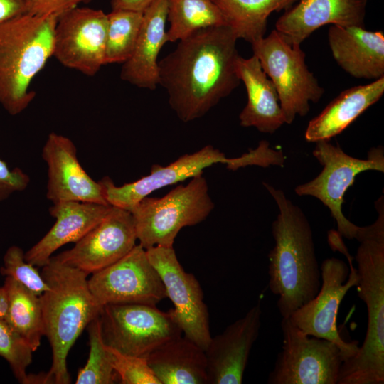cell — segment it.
<instances>
[{"label": "cell", "instance_id": "6da1fadb", "mask_svg": "<svg viewBox=\"0 0 384 384\" xmlns=\"http://www.w3.org/2000/svg\"><path fill=\"white\" fill-rule=\"evenodd\" d=\"M237 40L227 25L203 28L159 61V85L181 121L204 116L240 85Z\"/></svg>", "mask_w": 384, "mask_h": 384}, {"label": "cell", "instance_id": "7a4b0ae2", "mask_svg": "<svg viewBox=\"0 0 384 384\" xmlns=\"http://www.w3.org/2000/svg\"><path fill=\"white\" fill-rule=\"evenodd\" d=\"M278 214L272 223L274 246L268 266L269 289L277 297L282 318H288L319 292L321 274L310 223L303 210L284 192L267 183Z\"/></svg>", "mask_w": 384, "mask_h": 384}, {"label": "cell", "instance_id": "3957f363", "mask_svg": "<svg viewBox=\"0 0 384 384\" xmlns=\"http://www.w3.org/2000/svg\"><path fill=\"white\" fill-rule=\"evenodd\" d=\"M377 219L360 227L355 255L358 275V297L365 303L368 322L366 336L357 352L346 359L336 384L384 383V198L375 203Z\"/></svg>", "mask_w": 384, "mask_h": 384}, {"label": "cell", "instance_id": "277c9868", "mask_svg": "<svg viewBox=\"0 0 384 384\" xmlns=\"http://www.w3.org/2000/svg\"><path fill=\"white\" fill-rule=\"evenodd\" d=\"M41 275L49 289L40 295L44 336L52 349L46 383L68 384L67 357L74 343L100 314L102 306L92 294L87 275L51 257Z\"/></svg>", "mask_w": 384, "mask_h": 384}, {"label": "cell", "instance_id": "5b68a950", "mask_svg": "<svg viewBox=\"0 0 384 384\" xmlns=\"http://www.w3.org/2000/svg\"><path fill=\"white\" fill-rule=\"evenodd\" d=\"M58 17L25 13L0 24V104L11 115L36 95L31 85L53 56Z\"/></svg>", "mask_w": 384, "mask_h": 384}, {"label": "cell", "instance_id": "8992f818", "mask_svg": "<svg viewBox=\"0 0 384 384\" xmlns=\"http://www.w3.org/2000/svg\"><path fill=\"white\" fill-rule=\"evenodd\" d=\"M215 205L206 178L198 175L161 198L145 197L129 209L137 240L146 250L173 247L178 232L204 220Z\"/></svg>", "mask_w": 384, "mask_h": 384}, {"label": "cell", "instance_id": "52a82bcc", "mask_svg": "<svg viewBox=\"0 0 384 384\" xmlns=\"http://www.w3.org/2000/svg\"><path fill=\"white\" fill-rule=\"evenodd\" d=\"M341 238L337 231L331 230L328 233L329 246L343 253L348 265L336 257L325 259L320 266L321 284L319 292L289 318L306 335L336 343L351 358L357 352L358 343L345 341L338 332L336 321L340 304L347 292L356 286L358 275L353 265V257Z\"/></svg>", "mask_w": 384, "mask_h": 384}, {"label": "cell", "instance_id": "ba28073f", "mask_svg": "<svg viewBox=\"0 0 384 384\" xmlns=\"http://www.w3.org/2000/svg\"><path fill=\"white\" fill-rule=\"evenodd\" d=\"M270 160V151L262 144L236 158H227L218 149L207 145L193 154L180 156L167 166L152 165L149 175L134 182L117 186L108 176L98 181L109 205L129 210L154 191L201 175L204 169L215 164H224L228 169L235 171L247 166L267 167Z\"/></svg>", "mask_w": 384, "mask_h": 384}, {"label": "cell", "instance_id": "9c48e42d", "mask_svg": "<svg viewBox=\"0 0 384 384\" xmlns=\"http://www.w3.org/2000/svg\"><path fill=\"white\" fill-rule=\"evenodd\" d=\"M251 45L253 55L276 88L285 124L306 115L310 102H318L324 89L309 70L301 46L288 43L276 30Z\"/></svg>", "mask_w": 384, "mask_h": 384}, {"label": "cell", "instance_id": "30bf717a", "mask_svg": "<svg viewBox=\"0 0 384 384\" xmlns=\"http://www.w3.org/2000/svg\"><path fill=\"white\" fill-rule=\"evenodd\" d=\"M315 143L312 154L323 166L322 171L314 179L297 186L295 193L319 199L329 208L341 236L355 239L361 226L355 225L343 215V196L360 173L369 170L384 172L383 147L371 148L367 158L361 159L347 154L338 145L335 146L328 140Z\"/></svg>", "mask_w": 384, "mask_h": 384}, {"label": "cell", "instance_id": "8fae6325", "mask_svg": "<svg viewBox=\"0 0 384 384\" xmlns=\"http://www.w3.org/2000/svg\"><path fill=\"white\" fill-rule=\"evenodd\" d=\"M100 320L107 346L146 359L156 348L183 334L173 309L162 311L148 304H106Z\"/></svg>", "mask_w": 384, "mask_h": 384}, {"label": "cell", "instance_id": "7c38bea8", "mask_svg": "<svg viewBox=\"0 0 384 384\" xmlns=\"http://www.w3.org/2000/svg\"><path fill=\"white\" fill-rule=\"evenodd\" d=\"M282 346L268 384H336L343 362L350 358L336 343L303 333L282 318Z\"/></svg>", "mask_w": 384, "mask_h": 384}, {"label": "cell", "instance_id": "4fadbf2b", "mask_svg": "<svg viewBox=\"0 0 384 384\" xmlns=\"http://www.w3.org/2000/svg\"><path fill=\"white\" fill-rule=\"evenodd\" d=\"M87 283L102 306L122 304L156 306L166 297L160 276L140 244L117 262L93 273Z\"/></svg>", "mask_w": 384, "mask_h": 384}, {"label": "cell", "instance_id": "5bb4252c", "mask_svg": "<svg viewBox=\"0 0 384 384\" xmlns=\"http://www.w3.org/2000/svg\"><path fill=\"white\" fill-rule=\"evenodd\" d=\"M107 16L77 6L59 16L53 56L66 68L93 76L105 65Z\"/></svg>", "mask_w": 384, "mask_h": 384}, {"label": "cell", "instance_id": "9a60e30c", "mask_svg": "<svg viewBox=\"0 0 384 384\" xmlns=\"http://www.w3.org/2000/svg\"><path fill=\"white\" fill-rule=\"evenodd\" d=\"M146 252L163 282L166 297L174 304L173 311L183 334L206 350L212 336L198 281L184 270L173 247L154 246L146 249Z\"/></svg>", "mask_w": 384, "mask_h": 384}, {"label": "cell", "instance_id": "2e32d148", "mask_svg": "<svg viewBox=\"0 0 384 384\" xmlns=\"http://www.w3.org/2000/svg\"><path fill=\"white\" fill-rule=\"evenodd\" d=\"M137 240L131 213L112 206L107 215L71 249L54 257L87 274H93L125 256Z\"/></svg>", "mask_w": 384, "mask_h": 384}, {"label": "cell", "instance_id": "e0dca14e", "mask_svg": "<svg viewBox=\"0 0 384 384\" xmlns=\"http://www.w3.org/2000/svg\"><path fill=\"white\" fill-rule=\"evenodd\" d=\"M42 158L48 171L46 198L53 203L80 201L109 205L99 181L93 180L81 166L70 139L55 132L49 134Z\"/></svg>", "mask_w": 384, "mask_h": 384}, {"label": "cell", "instance_id": "ac0fdd59", "mask_svg": "<svg viewBox=\"0 0 384 384\" xmlns=\"http://www.w3.org/2000/svg\"><path fill=\"white\" fill-rule=\"evenodd\" d=\"M261 316L258 302L223 333L211 337L205 350L208 384L242 383L251 349L260 333Z\"/></svg>", "mask_w": 384, "mask_h": 384}, {"label": "cell", "instance_id": "d6986e66", "mask_svg": "<svg viewBox=\"0 0 384 384\" xmlns=\"http://www.w3.org/2000/svg\"><path fill=\"white\" fill-rule=\"evenodd\" d=\"M367 0H299L276 22L275 30L292 46L325 25L365 27Z\"/></svg>", "mask_w": 384, "mask_h": 384}, {"label": "cell", "instance_id": "ffe728a7", "mask_svg": "<svg viewBox=\"0 0 384 384\" xmlns=\"http://www.w3.org/2000/svg\"><path fill=\"white\" fill-rule=\"evenodd\" d=\"M112 206L80 201L53 203L49 213L55 222L49 231L25 254V260L37 267L48 263L55 251L63 245L75 243L97 225Z\"/></svg>", "mask_w": 384, "mask_h": 384}, {"label": "cell", "instance_id": "44dd1931", "mask_svg": "<svg viewBox=\"0 0 384 384\" xmlns=\"http://www.w3.org/2000/svg\"><path fill=\"white\" fill-rule=\"evenodd\" d=\"M329 45L337 64L353 78L384 77V33L363 26L331 25Z\"/></svg>", "mask_w": 384, "mask_h": 384}, {"label": "cell", "instance_id": "7402d4cb", "mask_svg": "<svg viewBox=\"0 0 384 384\" xmlns=\"http://www.w3.org/2000/svg\"><path fill=\"white\" fill-rule=\"evenodd\" d=\"M167 0L154 1L144 12L134 50L123 63L121 78L139 88L154 90L159 83L158 56L169 41Z\"/></svg>", "mask_w": 384, "mask_h": 384}, {"label": "cell", "instance_id": "603a6c76", "mask_svg": "<svg viewBox=\"0 0 384 384\" xmlns=\"http://www.w3.org/2000/svg\"><path fill=\"white\" fill-rule=\"evenodd\" d=\"M236 70L247 95V104L239 114L240 124L255 127L263 133H274L285 120L273 82L253 55L249 58L239 55Z\"/></svg>", "mask_w": 384, "mask_h": 384}, {"label": "cell", "instance_id": "cb8c5ba5", "mask_svg": "<svg viewBox=\"0 0 384 384\" xmlns=\"http://www.w3.org/2000/svg\"><path fill=\"white\" fill-rule=\"evenodd\" d=\"M383 92L384 77L342 91L309 121L304 134L305 139L309 142L329 141L378 102Z\"/></svg>", "mask_w": 384, "mask_h": 384}, {"label": "cell", "instance_id": "d4e9b609", "mask_svg": "<svg viewBox=\"0 0 384 384\" xmlns=\"http://www.w3.org/2000/svg\"><path fill=\"white\" fill-rule=\"evenodd\" d=\"M147 361L161 384H208L205 350L185 336L156 348Z\"/></svg>", "mask_w": 384, "mask_h": 384}, {"label": "cell", "instance_id": "484cf974", "mask_svg": "<svg viewBox=\"0 0 384 384\" xmlns=\"http://www.w3.org/2000/svg\"><path fill=\"white\" fill-rule=\"evenodd\" d=\"M213 1L237 38L252 43L265 36L272 12L287 10L297 0Z\"/></svg>", "mask_w": 384, "mask_h": 384}, {"label": "cell", "instance_id": "4316f807", "mask_svg": "<svg viewBox=\"0 0 384 384\" xmlns=\"http://www.w3.org/2000/svg\"><path fill=\"white\" fill-rule=\"evenodd\" d=\"M4 285L9 297L6 321L34 352L44 336L40 296L10 277H6Z\"/></svg>", "mask_w": 384, "mask_h": 384}, {"label": "cell", "instance_id": "83f0119b", "mask_svg": "<svg viewBox=\"0 0 384 384\" xmlns=\"http://www.w3.org/2000/svg\"><path fill=\"white\" fill-rule=\"evenodd\" d=\"M169 41H179L203 28L226 25L213 0H167Z\"/></svg>", "mask_w": 384, "mask_h": 384}, {"label": "cell", "instance_id": "f1b7e54d", "mask_svg": "<svg viewBox=\"0 0 384 384\" xmlns=\"http://www.w3.org/2000/svg\"><path fill=\"white\" fill-rule=\"evenodd\" d=\"M107 16L105 65L124 63L131 56L135 47L143 13L112 10Z\"/></svg>", "mask_w": 384, "mask_h": 384}, {"label": "cell", "instance_id": "f546056e", "mask_svg": "<svg viewBox=\"0 0 384 384\" xmlns=\"http://www.w3.org/2000/svg\"><path fill=\"white\" fill-rule=\"evenodd\" d=\"M90 353L84 367L78 370L76 384H112L118 379L101 332L100 315L87 326Z\"/></svg>", "mask_w": 384, "mask_h": 384}, {"label": "cell", "instance_id": "4dcf8cb0", "mask_svg": "<svg viewBox=\"0 0 384 384\" xmlns=\"http://www.w3.org/2000/svg\"><path fill=\"white\" fill-rule=\"evenodd\" d=\"M33 352L28 343L7 321L0 319V356L7 361L20 383L28 384L26 370L32 363Z\"/></svg>", "mask_w": 384, "mask_h": 384}, {"label": "cell", "instance_id": "1f68e13d", "mask_svg": "<svg viewBox=\"0 0 384 384\" xmlns=\"http://www.w3.org/2000/svg\"><path fill=\"white\" fill-rule=\"evenodd\" d=\"M23 250L16 245L9 247L3 257L0 272L21 284L35 294L40 296L49 286L36 266L25 260Z\"/></svg>", "mask_w": 384, "mask_h": 384}, {"label": "cell", "instance_id": "d6a6232c", "mask_svg": "<svg viewBox=\"0 0 384 384\" xmlns=\"http://www.w3.org/2000/svg\"><path fill=\"white\" fill-rule=\"evenodd\" d=\"M107 348L112 367L121 383L161 384L146 358L124 354L109 346Z\"/></svg>", "mask_w": 384, "mask_h": 384}, {"label": "cell", "instance_id": "836d02e7", "mask_svg": "<svg viewBox=\"0 0 384 384\" xmlns=\"http://www.w3.org/2000/svg\"><path fill=\"white\" fill-rule=\"evenodd\" d=\"M30 182L29 176L20 168H10L0 159V201L14 193L25 190Z\"/></svg>", "mask_w": 384, "mask_h": 384}, {"label": "cell", "instance_id": "e575fe53", "mask_svg": "<svg viewBox=\"0 0 384 384\" xmlns=\"http://www.w3.org/2000/svg\"><path fill=\"white\" fill-rule=\"evenodd\" d=\"M26 2L27 13L39 16H60L77 6L70 0H26Z\"/></svg>", "mask_w": 384, "mask_h": 384}, {"label": "cell", "instance_id": "d590c367", "mask_svg": "<svg viewBox=\"0 0 384 384\" xmlns=\"http://www.w3.org/2000/svg\"><path fill=\"white\" fill-rule=\"evenodd\" d=\"M25 13L26 0H0V24Z\"/></svg>", "mask_w": 384, "mask_h": 384}, {"label": "cell", "instance_id": "8d00e7d4", "mask_svg": "<svg viewBox=\"0 0 384 384\" xmlns=\"http://www.w3.org/2000/svg\"><path fill=\"white\" fill-rule=\"evenodd\" d=\"M156 0H110L112 10H127L143 13Z\"/></svg>", "mask_w": 384, "mask_h": 384}, {"label": "cell", "instance_id": "74e56055", "mask_svg": "<svg viewBox=\"0 0 384 384\" xmlns=\"http://www.w3.org/2000/svg\"><path fill=\"white\" fill-rule=\"evenodd\" d=\"M9 306V297L6 287H0V319L6 321Z\"/></svg>", "mask_w": 384, "mask_h": 384}, {"label": "cell", "instance_id": "f35d334b", "mask_svg": "<svg viewBox=\"0 0 384 384\" xmlns=\"http://www.w3.org/2000/svg\"><path fill=\"white\" fill-rule=\"evenodd\" d=\"M73 3H74L75 5H78V3H80V1H86V0H70Z\"/></svg>", "mask_w": 384, "mask_h": 384}]
</instances>
